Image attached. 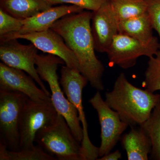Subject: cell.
I'll return each instance as SVG.
<instances>
[{
    "label": "cell",
    "instance_id": "obj_1",
    "mask_svg": "<svg viewBox=\"0 0 160 160\" xmlns=\"http://www.w3.org/2000/svg\"><path fill=\"white\" fill-rule=\"evenodd\" d=\"M92 16V12L89 10L68 14L58 20L50 29L63 38L77 59L81 73L92 88L100 91L104 89L105 67L95 52L91 29Z\"/></svg>",
    "mask_w": 160,
    "mask_h": 160
},
{
    "label": "cell",
    "instance_id": "obj_2",
    "mask_svg": "<svg viewBox=\"0 0 160 160\" xmlns=\"http://www.w3.org/2000/svg\"><path fill=\"white\" fill-rule=\"evenodd\" d=\"M105 102L129 126H141L148 119L160 102V94L133 86L125 73H120L111 91L106 92Z\"/></svg>",
    "mask_w": 160,
    "mask_h": 160
},
{
    "label": "cell",
    "instance_id": "obj_3",
    "mask_svg": "<svg viewBox=\"0 0 160 160\" xmlns=\"http://www.w3.org/2000/svg\"><path fill=\"white\" fill-rule=\"evenodd\" d=\"M64 63L61 58L52 54H38L35 59L37 71L41 78L48 83L52 102L56 110L65 118L75 137L81 143L83 129L77 110L65 96L59 82L58 67Z\"/></svg>",
    "mask_w": 160,
    "mask_h": 160
},
{
    "label": "cell",
    "instance_id": "obj_4",
    "mask_svg": "<svg viewBox=\"0 0 160 160\" xmlns=\"http://www.w3.org/2000/svg\"><path fill=\"white\" fill-rule=\"evenodd\" d=\"M35 142L57 160H81V143L65 118L58 112L52 123L38 132Z\"/></svg>",
    "mask_w": 160,
    "mask_h": 160
},
{
    "label": "cell",
    "instance_id": "obj_5",
    "mask_svg": "<svg viewBox=\"0 0 160 160\" xmlns=\"http://www.w3.org/2000/svg\"><path fill=\"white\" fill-rule=\"evenodd\" d=\"M89 82L88 79L80 72L67 66L61 70L60 83L66 97L74 106L83 129V137L81 147V160H98L99 147L91 142L88 133V124L82 105L83 89Z\"/></svg>",
    "mask_w": 160,
    "mask_h": 160
},
{
    "label": "cell",
    "instance_id": "obj_6",
    "mask_svg": "<svg viewBox=\"0 0 160 160\" xmlns=\"http://www.w3.org/2000/svg\"><path fill=\"white\" fill-rule=\"evenodd\" d=\"M18 92L0 90V143L20 150V124L26 98Z\"/></svg>",
    "mask_w": 160,
    "mask_h": 160
},
{
    "label": "cell",
    "instance_id": "obj_7",
    "mask_svg": "<svg viewBox=\"0 0 160 160\" xmlns=\"http://www.w3.org/2000/svg\"><path fill=\"white\" fill-rule=\"evenodd\" d=\"M58 112L52 102H39L26 98L20 124V150L34 147L40 129L52 123Z\"/></svg>",
    "mask_w": 160,
    "mask_h": 160
},
{
    "label": "cell",
    "instance_id": "obj_8",
    "mask_svg": "<svg viewBox=\"0 0 160 160\" xmlns=\"http://www.w3.org/2000/svg\"><path fill=\"white\" fill-rule=\"evenodd\" d=\"M157 38L149 44H144L125 35L118 33L112 42L107 53L109 64L116 65L123 69L135 66L141 56L150 58L156 54L160 49Z\"/></svg>",
    "mask_w": 160,
    "mask_h": 160
},
{
    "label": "cell",
    "instance_id": "obj_9",
    "mask_svg": "<svg viewBox=\"0 0 160 160\" xmlns=\"http://www.w3.org/2000/svg\"><path fill=\"white\" fill-rule=\"evenodd\" d=\"M89 102L96 110L101 126V142L99 147V157L101 158L111 152L129 125L108 106L99 91L96 92Z\"/></svg>",
    "mask_w": 160,
    "mask_h": 160
},
{
    "label": "cell",
    "instance_id": "obj_10",
    "mask_svg": "<svg viewBox=\"0 0 160 160\" xmlns=\"http://www.w3.org/2000/svg\"><path fill=\"white\" fill-rule=\"evenodd\" d=\"M12 39L27 40L39 50L58 57L64 61L66 66L80 72L79 65L73 52L67 46L63 38L52 29L26 34L7 33L0 37V42Z\"/></svg>",
    "mask_w": 160,
    "mask_h": 160
},
{
    "label": "cell",
    "instance_id": "obj_11",
    "mask_svg": "<svg viewBox=\"0 0 160 160\" xmlns=\"http://www.w3.org/2000/svg\"><path fill=\"white\" fill-rule=\"evenodd\" d=\"M38 49L33 44L23 45L18 39L1 43L0 59L7 66L23 70L32 78L40 88L47 94H51L40 77L35 67Z\"/></svg>",
    "mask_w": 160,
    "mask_h": 160
},
{
    "label": "cell",
    "instance_id": "obj_12",
    "mask_svg": "<svg viewBox=\"0 0 160 160\" xmlns=\"http://www.w3.org/2000/svg\"><path fill=\"white\" fill-rule=\"evenodd\" d=\"M25 72L0 63V90L21 92L39 102H52L51 96L40 87Z\"/></svg>",
    "mask_w": 160,
    "mask_h": 160
},
{
    "label": "cell",
    "instance_id": "obj_13",
    "mask_svg": "<svg viewBox=\"0 0 160 160\" xmlns=\"http://www.w3.org/2000/svg\"><path fill=\"white\" fill-rule=\"evenodd\" d=\"M118 22L109 0L92 12L91 29L96 51L107 52L114 37L118 33Z\"/></svg>",
    "mask_w": 160,
    "mask_h": 160
},
{
    "label": "cell",
    "instance_id": "obj_14",
    "mask_svg": "<svg viewBox=\"0 0 160 160\" xmlns=\"http://www.w3.org/2000/svg\"><path fill=\"white\" fill-rule=\"evenodd\" d=\"M83 10L84 9L74 5L51 6L33 16L23 20V25L20 31L11 33L22 34L45 31L50 29L56 22L63 17Z\"/></svg>",
    "mask_w": 160,
    "mask_h": 160
},
{
    "label": "cell",
    "instance_id": "obj_15",
    "mask_svg": "<svg viewBox=\"0 0 160 160\" xmlns=\"http://www.w3.org/2000/svg\"><path fill=\"white\" fill-rule=\"evenodd\" d=\"M131 127V129L122 136V144L126 150L128 160H148L152 151L149 136L142 127Z\"/></svg>",
    "mask_w": 160,
    "mask_h": 160
},
{
    "label": "cell",
    "instance_id": "obj_16",
    "mask_svg": "<svg viewBox=\"0 0 160 160\" xmlns=\"http://www.w3.org/2000/svg\"><path fill=\"white\" fill-rule=\"evenodd\" d=\"M152 25L147 12L138 16L118 22V33L149 44L156 38L152 34Z\"/></svg>",
    "mask_w": 160,
    "mask_h": 160
},
{
    "label": "cell",
    "instance_id": "obj_17",
    "mask_svg": "<svg viewBox=\"0 0 160 160\" xmlns=\"http://www.w3.org/2000/svg\"><path fill=\"white\" fill-rule=\"evenodd\" d=\"M51 6L46 0H0V9L22 20L33 16Z\"/></svg>",
    "mask_w": 160,
    "mask_h": 160
},
{
    "label": "cell",
    "instance_id": "obj_18",
    "mask_svg": "<svg viewBox=\"0 0 160 160\" xmlns=\"http://www.w3.org/2000/svg\"><path fill=\"white\" fill-rule=\"evenodd\" d=\"M118 22L138 16L147 11L146 0H109Z\"/></svg>",
    "mask_w": 160,
    "mask_h": 160
},
{
    "label": "cell",
    "instance_id": "obj_19",
    "mask_svg": "<svg viewBox=\"0 0 160 160\" xmlns=\"http://www.w3.org/2000/svg\"><path fill=\"white\" fill-rule=\"evenodd\" d=\"M140 126L151 140V159L160 160V102L154 107L148 119Z\"/></svg>",
    "mask_w": 160,
    "mask_h": 160
},
{
    "label": "cell",
    "instance_id": "obj_20",
    "mask_svg": "<svg viewBox=\"0 0 160 160\" xmlns=\"http://www.w3.org/2000/svg\"><path fill=\"white\" fill-rule=\"evenodd\" d=\"M1 160H56V158L46 152L40 146L32 149L11 151L0 143Z\"/></svg>",
    "mask_w": 160,
    "mask_h": 160
},
{
    "label": "cell",
    "instance_id": "obj_21",
    "mask_svg": "<svg viewBox=\"0 0 160 160\" xmlns=\"http://www.w3.org/2000/svg\"><path fill=\"white\" fill-rule=\"evenodd\" d=\"M144 85L146 89L151 92L160 90V49L154 56L149 58Z\"/></svg>",
    "mask_w": 160,
    "mask_h": 160
},
{
    "label": "cell",
    "instance_id": "obj_22",
    "mask_svg": "<svg viewBox=\"0 0 160 160\" xmlns=\"http://www.w3.org/2000/svg\"><path fill=\"white\" fill-rule=\"evenodd\" d=\"M23 25V20L12 16L0 9V37L20 31Z\"/></svg>",
    "mask_w": 160,
    "mask_h": 160
},
{
    "label": "cell",
    "instance_id": "obj_23",
    "mask_svg": "<svg viewBox=\"0 0 160 160\" xmlns=\"http://www.w3.org/2000/svg\"><path fill=\"white\" fill-rule=\"evenodd\" d=\"M52 6L68 4L78 6L83 9L94 12L99 9L108 0H46Z\"/></svg>",
    "mask_w": 160,
    "mask_h": 160
},
{
    "label": "cell",
    "instance_id": "obj_24",
    "mask_svg": "<svg viewBox=\"0 0 160 160\" xmlns=\"http://www.w3.org/2000/svg\"><path fill=\"white\" fill-rule=\"evenodd\" d=\"M146 1L147 3V12L151 20L152 25L153 29L157 32L160 39V0Z\"/></svg>",
    "mask_w": 160,
    "mask_h": 160
},
{
    "label": "cell",
    "instance_id": "obj_25",
    "mask_svg": "<svg viewBox=\"0 0 160 160\" xmlns=\"http://www.w3.org/2000/svg\"><path fill=\"white\" fill-rule=\"evenodd\" d=\"M122 158V154L118 150L112 152H109L101 157L98 160H118Z\"/></svg>",
    "mask_w": 160,
    "mask_h": 160
}]
</instances>
